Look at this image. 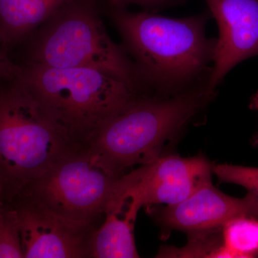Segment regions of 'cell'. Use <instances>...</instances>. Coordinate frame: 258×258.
<instances>
[{
	"instance_id": "17",
	"label": "cell",
	"mask_w": 258,
	"mask_h": 258,
	"mask_svg": "<svg viewBox=\"0 0 258 258\" xmlns=\"http://www.w3.org/2000/svg\"><path fill=\"white\" fill-rule=\"evenodd\" d=\"M20 70V66L13 62L8 55V50L0 37V82L14 76Z\"/></svg>"
},
{
	"instance_id": "13",
	"label": "cell",
	"mask_w": 258,
	"mask_h": 258,
	"mask_svg": "<svg viewBox=\"0 0 258 258\" xmlns=\"http://www.w3.org/2000/svg\"><path fill=\"white\" fill-rule=\"evenodd\" d=\"M219 257L249 258L258 254V219L237 217L221 229Z\"/></svg>"
},
{
	"instance_id": "16",
	"label": "cell",
	"mask_w": 258,
	"mask_h": 258,
	"mask_svg": "<svg viewBox=\"0 0 258 258\" xmlns=\"http://www.w3.org/2000/svg\"><path fill=\"white\" fill-rule=\"evenodd\" d=\"M99 1V0H97ZM108 8H127L130 5L141 7L146 11L157 13L159 10L174 6L183 3L184 0H103Z\"/></svg>"
},
{
	"instance_id": "18",
	"label": "cell",
	"mask_w": 258,
	"mask_h": 258,
	"mask_svg": "<svg viewBox=\"0 0 258 258\" xmlns=\"http://www.w3.org/2000/svg\"><path fill=\"white\" fill-rule=\"evenodd\" d=\"M249 108L254 111H258V91L252 97L250 100V103H249ZM258 144V139L257 140Z\"/></svg>"
},
{
	"instance_id": "9",
	"label": "cell",
	"mask_w": 258,
	"mask_h": 258,
	"mask_svg": "<svg viewBox=\"0 0 258 258\" xmlns=\"http://www.w3.org/2000/svg\"><path fill=\"white\" fill-rule=\"evenodd\" d=\"M216 20L219 37L208 88L216 92L227 74L246 59L258 56V0H205Z\"/></svg>"
},
{
	"instance_id": "8",
	"label": "cell",
	"mask_w": 258,
	"mask_h": 258,
	"mask_svg": "<svg viewBox=\"0 0 258 258\" xmlns=\"http://www.w3.org/2000/svg\"><path fill=\"white\" fill-rule=\"evenodd\" d=\"M8 204L16 212L24 258L90 257L96 225L69 221L24 199Z\"/></svg>"
},
{
	"instance_id": "11",
	"label": "cell",
	"mask_w": 258,
	"mask_h": 258,
	"mask_svg": "<svg viewBox=\"0 0 258 258\" xmlns=\"http://www.w3.org/2000/svg\"><path fill=\"white\" fill-rule=\"evenodd\" d=\"M141 208L128 195H112L105 208L104 220L93 233L90 257H139L134 228Z\"/></svg>"
},
{
	"instance_id": "6",
	"label": "cell",
	"mask_w": 258,
	"mask_h": 258,
	"mask_svg": "<svg viewBox=\"0 0 258 258\" xmlns=\"http://www.w3.org/2000/svg\"><path fill=\"white\" fill-rule=\"evenodd\" d=\"M120 177L81 146L32 181L13 200L24 199L69 221L96 225Z\"/></svg>"
},
{
	"instance_id": "14",
	"label": "cell",
	"mask_w": 258,
	"mask_h": 258,
	"mask_svg": "<svg viewBox=\"0 0 258 258\" xmlns=\"http://www.w3.org/2000/svg\"><path fill=\"white\" fill-rule=\"evenodd\" d=\"M0 258H24L16 212L3 201L0 205Z\"/></svg>"
},
{
	"instance_id": "3",
	"label": "cell",
	"mask_w": 258,
	"mask_h": 258,
	"mask_svg": "<svg viewBox=\"0 0 258 258\" xmlns=\"http://www.w3.org/2000/svg\"><path fill=\"white\" fill-rule=\"evenodd\" d=\"M81 146L75 143L32 95L20 70L0 82V179L3 201Z\"/></svg>"
},
{
	"instance_id": "7",
	"label": "cell",
	"mask_w": 258,
	"mask_h": 258,
	"mask_svg": "<svg viewBox=\"0 0 258 258\" xmlns=\"http://www.w3.org/2000/svg\"><path fill=\"white\" fill-rule=\"evenodd\" d=\"M212 164L203 156L164 154L120 176L117 189L141 207L166 206L184 201L211 180Z\"/></svg>"
},
{
	"instance_id": "10",
	"label": "cell",
	"mask_w": 258,
	"mask_h": 258,
	"mask_svg": "<svg viewBox=\"0 0 258 258\" xmlns=\"http://www.w3.org/2000/svg\"><path fill=\"white\" fill-rule=\"evenodd\" d=\"M152 215L166 228L191 235L219 230L239 217L258 219V204L248 194L243 198L225 195L212 184L211 179L184 201L154 209Z\"/></svg>"
},
{
	"instance_id": "19",
	"label": "cell",
	"mask_w": 258,
	"mask_h": 258,
	"mask_svg": "<svg viewBox=\"0 0 258 258\" xmlns=\"http://www.w3.org/2000/svg\"><path fill=\"white\" fill-rule=\"evenodd\" d=\"M3 184H2L1 179H0V205H1L2 202H3Z\"/></svg>"
},
{
	"instance_id": "1",
	"label": "cell",
	"mask_w": 258,
	"mask_h": 258,
	"mask_svg": "<svg viewBox=\"0 0 258 258\" xmlns=\"http://www.w3.org/2000/svg\"><path fill=\"white\" fill-rule=\"evenodd\" d=\"M108 13L144 92L172 96L208 81L217 42L206 35L210 14L174 18L111 8Z\"/></svg>"
},
{
	"instance_id": "2",
	"label": "cell",
	"mask_w": 258,
	"mask_h": 258,
	"mask_svg": "<svg viewBox=\"0 0 258 258\" xmlns=\"http://www.w3.org/2000/svg\"><path fill=\"white\" fill-rule=\"evenodd\" d=\"M207 83L172 96L138 95L105 120L84 146L117 176L155 161L213 99L216 92Z\"/></svg>"
},
{
	"instance_id": "5",
	"label": "cell",
	"mask_w": 258,
	"mask_h": 258,
	"mask_svg": "<svg viewBox=\"0 0 258 258\" xmlns=\"http://www.w3.org/2000/svg\"><path fill=\"white\" fill-rule=\"evenodd\" d=\"M32 95L78 145L138 96L125 83L92 69H55L28 62L20 66Z\"/></svg>"
},
{
	"instance_id": "12",
	"label": "cell",
	"mask_w": 258,
	"mask_h": 258,
	"mask_svg": "<svg viewBox=\"0 0 258 258\" xmlns=\"http://www.w3.org/2000/svg\"><path fill=\"white\" fill-rule=\"evenodd\" d=\"M68 0H0V37L8 50L27 40Z\"/></svg>"
},
{
	"instance_id": "15",
	"label": "cell",
	"mask_w": 258,
	"mask_h": 258,
	"mask_svg": "<svg viewBox=\"0 0 258 258\" xmlns=\"http://www.w3.org/2000/svg\"><path fill=\"white\" fill-rule=\"evenodd\" d=\"M212 173L220 181L243 186L258 204V168L232 164H212Z\"/></svg>"
},
{
	"instance_id": "4",
	"label": "cell",
	"mask_w": 258,
	"mask_h": 258,
	"mask_svg": "<svg viewBox=\"0 0 258 258\" xmlns=\"http://www.w3.org/2000/svg\"><path fill=\"white\" fill-rule=\"evenodd\" d=\"M28 62L55 69H92L143 94L135 66L108 35L97 0H68L29 36Z\"/></svg>"
}]
</instances>
